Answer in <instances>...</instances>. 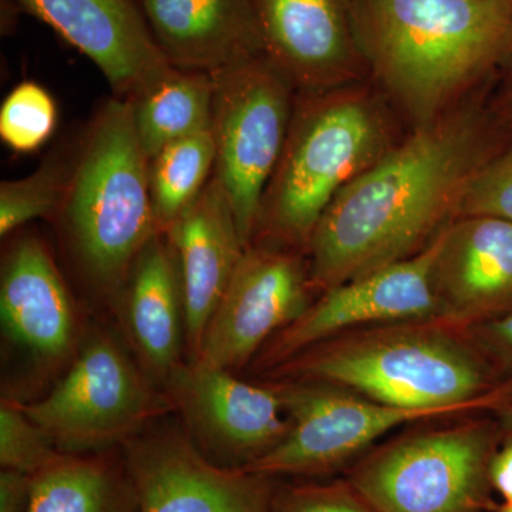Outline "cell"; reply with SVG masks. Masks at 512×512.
<instances>
[{
    "label": "cell",
    "mask_w": 512,
    "mask_h": 512,
    "mask_svg": "<svg viewBox=\"0 0 512 512\" xmlns=\"http://www.w3.org/2000/svg\"><path fill=\"white\" fill-rule=\"evenodd\" d=\"M463 124L426 128L375 161L333 198L309 241V281L326 292L416 255L471 178Z\"/></svg>",
    "instance_id": "cell-1"
},
{
    "label": "cell",
    "mask_w": 512,
    "mask_h": 512,
    "mask_svg": "<svg viewBox=\"0 0 512 512\" xmlns=\"http://www.w3.org/2000/svg\"><path fill=\"white\" fill-rule=\"evenodd\" d=\"M276 375L335 384L400 409L456 416L498 407L510 387L468 338L443 320L386 323L340 333L312 346Z\"/></svg>",
    "instance_id": "cell-2"
},
{
    "label": "cell",
    "mask_w": 512,
    "mask_h": 512,
    "mask_svg": "<svg viewBox=\"0 0 512 512\" xmlns=\"http://www.w3.org/2000/svg\"><path fill=\"white\" fill-rule=\"evenodd\" d=\"M353 20L363 55L424 119L512 45V0H353Z\"/></svg>",
    "instance_id": "cell-3"
},
{
    "label": "cell",
    "mask_w": 512,
    "mask_h": 512,
    "mask_svg": "<svg viewBox=\"0 0 512 512\" xmlns=\"http://www.w3.org/2000/svg\"><path fill=\"white\" fill-rule=\"evenodd\" d=\"M148 164L130 101L110 100L87 130L57 215L86 278L111 295H119L141 249L160 232Z\"/></svg>",
    "instance_id": "cell-4"
},
{
    "label": "cell",
    "mask_w": 512,
    "mask_h": 512,
    "mask_svg": "<svg viewBox=\"0 0 512 512\" xmlns=\"http://www.w3.org/2000/svg\"><path fill=\"white\" fill-rule=\"evenodd\" d=\"M382 141V123L367 101L328 94L298 104L265 190L256 235L308 248L323 212L377 161Z\"/></svg>",
    "instance_id": "cell-5"
},
{
    "label": "cell",
    "mask_w": 512,
    "mask_h": 512,
    "mask_svg": "<svg viewBox=\"0 0 512 512\" xmlns=\"http://www.w3.org/2000/svg\"><path fill=\"white\" fill-rule=\"evenodd\" d=\"M498 443L485 420L419 430L377 448L346 481L379 512H487Z\"/></svg>",
    "instance_id": "cell-6"
},
{
    "label": "cell",
    "mask_w": 512,
    "mask_h": 512,
    "mask_svg": "<svg viewBox=\"0 0 512 512\" xmlns=\"http://www.w3.org/2000/svg\"><path fill=\"white\" fill-rule=\"evenodd\" d=\"M211 76L214 175L248 248L291 127L295 84L268 55Z\"/></svg>",
    "instance_id": "cell-7"
},
{
    "label": "cell",
    "mask_w": 512,
    "mask_h": 512,
    "mask_svg": "<svg viewBox=\"0 0 512 512\" xmlns=\"http://www.w3.org/2000/svg\"><path fill=\"white\" fill-rule=\"evenodd\" d=\"M20 407L57 450L80 454L126 443L161 402L120 346L96 335L49 396Z\"/></svg>",
    "instance_id": "cell-8"
},
{
    "label": "cell",
    "mask_w": 512,
    "mask_h": 512,
    "mask_svg": "<svg viewBox=\"0 0 512 512\" xmlns=\"http://www.w3.org/2000/svg\"><path fill=\"white\" fill-rule=\"evenodd\" d=\"M272 387L284 404L288 434L245 467L265 477L329 473L397 427L444 417L429 410L387 406L335 384L285 379Z\"/></svg>",
    "instance_id": "cell-9"
},
{
    "label": "cell",
    "mask_w": 512,
    "mask_h": 512,
    "mask_svg": "<svg viewBox=\"0 0 512 512\" xmlns=\"http://www.w3.org/2000/svg\"><path fill=\"white\" fill-rule=\"evenodd\" d=\"M446 228L416 255L323 292L301 318L276 333L258 365L276 369L292 357L340 333L410 320H439L436 265Z\"/></svg>",
    "instance_id": "cell-10"
},
{
    "label": "cell",
    "mask_w": 512,
    "mask_h": 512,
    "mask_svg": "<svg viewBox=\"0 0 512 512\" xmlns=\"http://www.w3.org/2000/svg\"><path fill=\"white\" fill-rule=\"evenodd\" d=\"M308 265L295 252L251 244L212 313L192 362L234 370L309 308Z\"/></svg>",
    "instance_id": "cell-11"
},
{
    "label": "cell",
    "mask_w": 512,
    "mask_h": 512,
    "mask_svg": "<svg viewBox=\"0 0 512 512\" xmlns=\"http://www.w3.org/2000/svg\"><path fill=\"white\" fill-rule=\"evenodd\" d=\"M124 463L138 512H272L274 478L221 466L177 433L127 440Z\"/></svg>",
    "instance_id": "cell-12"
},
{
    "label": "cell",
    "mask_w": 512,
    "mask_h": 512,
    "mask_svg": "<svg viewBox=\"0 0 512 512\" xmlns=\"http://www.w3.org/2000/svg\"><path fill=\"white\" fill-rule=\"evenodd\" d=\"M198 439L215 463L245 468L285 439L289 419L272 384L242 382L228 370L190 362L167 380Z\"/></svg>",
    "instance_id": "cell-13"
},
{
    "label": "cell",
    "mask_w": 512,
    "mask_h": 512,
    "mask_svg": "<svg viewBox=\"0 0 512 512\" xmlns=\"http://www.w3.org/2000/svg\"><path fill=\"white\" fill-rule=\"evenodd\" d=\"M13 2L89 57L120 99H134L174 69L133 0Z\"/></svg>",
    "instance_id": "cell-14"
},
{
    "label": "cell",
    "mask_w": 512,
    "mask_h": 512,
    "mask_svg": "<svg viewBox=\"0 0 512 512\" xmlns=\"http://www.w3.org/2000/svg\"><path fill=\"white\" fill-rule=\"evenodd\" d=\"M266 55L295 87L325 90L348 79L362 52L353 0H254Z\"/></svg>",
    "instance_id": "cell-15"
},
{
    "label": "cell",
    "mask_w": 512,
    "mask_h": 512,
    "mask_svg": "<svg viewBox=\"0 0 512 512\" xmlns=\"http://www.w3.org/2000/svg\"><path fill=\"white\" fill-rule=\"evenodd\" d=\"M439 320L467 329L512 311V222L466 217L446 228L436 265Z\"/></svg>",
    "instance_id": "cell-16"
},
{
    "label": "cell",
    "mask_w": 512,
    "mask_h": 512,
    "mask_svg": "<svg viewBox=\"0 0 512 512\" xmlns=\"http://www.w3.org/2000/svg\"><path fill=\"white\" fill-rule=\"evenodd\" d=\"M167 62L215 74L266 55L254 0H138Z\"/></svg>",
    "instance_id": "cell-17"
},
{
    "label": "cell",
    "mask_w": 512,
    "mask_h": 512,
    "mask_svg": "<svg viewBox=\"0 0 512 512\" xmlns=\"http://www.w3.org/2000/svg\"><path fill=\"white\" fill-rule=\"evenodd\" d=\"M170 241L183 284L185 345L191 362L245 247L224 188L215 175L200 197L163 231Z\"/></svg>",
    "instance_id": "cell-18"
},
{
    "label": "cell",
    "mask_w": 512,
    "mask_h": 512,
    "mask_svg": "<svg viewBox=\"0 0 512 512\" xmlns=\"http://www.w3.org/2000/svg\"><path fill=\"white\" fill-rule=\"evenodd\" d=\"M0 318L10 339L43 359H59L72 346V298L49 249L33 235L16 239L3 258Z\"/></svg>",
    "instance_id": "cell-19"
},
{
    "label": "cell",
    "mask_w": 512,
    "mask_h": 512,
    "mask_svg": "<svg viewBox=\"0 0 512 512\" xmlns=\"http://www.w3.org/2000/svg\"><path fill=\"white\" fill-rule=\"evenodd\" d=\"M119 295L121 316L138 356L154 376L168 380L181 365L185 312L180 266L163 232L141 249Z\"/></svg>",
    "instance_id": "cell-20"
},
{
    "label": "cell",
    "mask_w": 512,
    "mask_h": 512,
    "mask_svg": "<svg viewBox=\"0 0 512 512\" xmlns=\"http://www.w3.org/2000/svg\"><path fill=\"white\" fill-rule=\"evenodd\" d=\"M29 512H138L124 458L59 454L32 476Z\"/></svg>",
    "instance_id": "cell-21"
},
{
    "label": "cell",
    "mask_w": 512,
    "mask_h": 512,
    "mask_svg": "<svg viewBox=\"0 0 512 512\" xmlns=\"http://www.w3.org/2000/svg\"><path fill=\"white\" fill-rule=\"evenodd\" d=\"M128 101L138 143L151 160L175 141L210 130L214 79L211 74L174 67L160 82Z\"/></svg>",
    "instance_id": "cell-22"
},
{
    "label": "cell",
    "mask_w": 512,
    "mask_h": 512,
    "mask_svg": "<svg viewBox=\"0 0 512 512\" xmlns=\"http://www.w3.org/2000/svg\"><path fill=\"white\" fill-rule=\"evenodd\" d=\"M214 136L210 130L175 141L148 164L151 201L158 229L165 231L200 197L214 175Z\"/></svg>",
    "instance_id": "cell-23"
},
{
    "label": "cell",
    "mask_w": 512,
    "mask_h": 512,
    "mask_svg": "<svg viewBox=\"0 0 512 512\" xmlns=\"http://www.w3.org/2000/svg\"><path fill=\"white\" fill-rule=\"evenodd\" d=\"M73 167L49 158L35 173L0 184V235L3 238L37 218L59 214Z\"/></svg>",
    "instance_id": "cell-24"
},
{
    "label": "cell",
    "mask_w": 512,
    "mask_h": 512,
    "mask_svg": "<svg viewBox=\"0 0 512 512\" xmlns=\"http://www.w3.org/2000/svg\"><path fill=\"white\" fill-rule=\"evenodd\" d=\"M56 124L55 100L37 83H20L0 107V138L16 153L42 147L55 133Z\"/></svg>",
    "instance_id": "cell-25"
},
{
    "label": "cell",
    "mask_w": 512,
    "mask_h": 512,
    "mask_svg": "<svg viewBox=\"0 0 512 512\" xmlns=\"http://www.w3.org/2000/svg\"><path fill=\"white\" fill-rule=\"evenodd\" d=\"M59 454L53 440L18 403L0 407V466L33 476Z\"/></svg>",
    "instance_id": "cell-26"
},
{
    "label": "cell",
    "mask_w": 512,
    "mask_h": 512,
    "mask_svg": "<svg viewBox=\"0 0 512 512\" xmlns=\"http://www.w3.org/2000/svg\"><path fill=\"white\" fill-rule=\"evenodd\" d=\"M456 212L464 218L493 217L512 222V150L471 175Z\"/></svg>",
    "instance_id": "cell-27"
},
{
    "label": "cell",
    "mask_w": 512,
    "mask_h": 512,
    "mask_svg": "<svg viewBox=\"0 0 512 512\" xmlns=\"http://www.w3.org/2000/svg\"><path fill=\"white\" fill-rule=\"evenodd\" d=\"M272 512H379L348 481L276 485Z\"/></svg>",
    "instance_id": "cell-28"
},
{
    "label": "cell",
    "mask_w": 512,
    "mask_h": 512,
    "mask_svg": "<svg viewBox=\"0 0 512 512\" xmlns=\"http://www.w3.org/2000/svg\"><path fill=\"white\" fill-rule=\"evenodd\" d=\"M464 330L495 370L512 373V311Z\"/></svg>",
    "instance_id": "cell-29"
},
{
    "label": "cell",
    "mask_w": 512,
    "mask_h": 512,
    "mask_svg": "<svg viewBox=\"0 0 512 512\" xmlns=\"http://www.w3.org/2000/svg\"><path fill=\"white\" fill-rule=\"evenodd\" d=\"M32 476L15 470L0 471V512H29Z\"/></svg>",
    "instance_id": "cell-30"
},
{
    "label": "cell",
    "mask_w": 512,
    "mask_h": 512,
    "mask_svg": "<svg viewBox=\"0 0 512 512\" xmlns=\"http://www.w3.org/2000/svg\"><path fill=\"white\" fill-rule=\"evenodd\" d=\"M490 481L504 504H512V440L495 451L490 464Z\"/></svg>",
    "instance_id": "cell-31"
},
{
    "label": "cell",
    "mask_w": 512,
    "mask_h": 512,
    "mask_svg": "<svg viewBox=\"0 0 512 512\" xmlns=\"http://www.w3.org/2000/svg\"><path fill=\"white\" fill-rule=\"evenodd\" d=\"M497 409L498 413H500V420L504 429L512 433V389L511 392L505 396V399L500 403Z\"/></svg>",
    "instance_id": "cell-32"
},
{
    "label": "cell",
    "mask_w": 512,
    "mask_h": 512,
    "mask_svg": "<svg viewBox=\"0 0 512 512\" xmlns=\"http://www.w3.org/2000/svg\"><path fill=\"white\" fill-rule=\"evenodd\" d=\"M497 512H512V504H503Z\"/></svg>",
    "instance_id": "cell-33"
}]
</instances>
